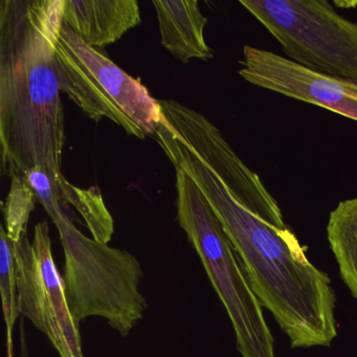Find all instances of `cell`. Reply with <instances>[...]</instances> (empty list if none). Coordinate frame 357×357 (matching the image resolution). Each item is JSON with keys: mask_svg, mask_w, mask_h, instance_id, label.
I'll return each instance as SVG.
<instances>
[{"mask_svg": "<svg viewBox=\"0 0 357 357\" xmlns=\"http://www.w3.org/2000/svg\"><path fill=\"white\" fill-rule=\"evenodd\" d=\"M63 202L68 206L73 204L82 215L93 239L109 243L114 231V219L104 204L99 188L83 190L72 185Z\"/></svg>", "mask_w": 357, "mask_h": 357, "instance_id": "obj_13", "label": "cell"}, {"mask_svg": "<svg viewBox=\"0 0 357 357\" xmlns=\"http://www.w3.org/2000/svg\"><path fill=\"white\" fill-rule=\"evenodd\" d=\"M327 238L342 281L357 301V198L340 202L330 213Z\"/></svg>", "mask_w": 357, "mask_h": 357, "instance_id": "obj_11", "label": "cell"}, {"mask_svg": "<svg viewBox=\"0 0 357 357\" xmlns=\"http://www.w3.org/2000/svg\"><path fill=\"white\" fill-rule=\"evenodd\" d=\"M20 310L53 344L60 357H84L79 324L70 312L63 277L54 261L49 225L14 243Z\"/></svg>", "mask_w": 357, "mask_h": 357, "instance_id": "obj_7", "label": "cell"}, {"mask_svg": "<svg viewBox=\"0 0 357 357\" xmlns=\"http://www.w3.org/2000/svg\"><path fill=\"white\" fill-rule=\"evenodd\" d=\"M66 0L0 1V173L43 169L62 195L66 119L57 45Z\"/></svg>", "mask_w": 357, "mask_h": 357, "instance_id": "obj_2", "label": "cell"}, {"mask_svg": "<svg viewBox=\"0 0 357 357\" xmlns=\"http://www.w3.org/2000/svg\"><path fill=\"white\" fill-rule=\"evenodd\" d=\"M283 49L287 59L357 84V22L326 0H240Z\"/></svg>", "mask_w": 357, "mask_h": 357, "instance_id": "obj_6", "label": "cell"}, {"mask_svg": "<svg viewBox=\"0 0 357 357\" xmlns=\"http://www.w3.org/2000/svg\"><path fill=\"white\" fill-rule=\"evenodd\" d=\"M41 204L59 231L62 277L73 317L78 324L87 317H103L121 335L128 336L148 308L139 291L144 271L137 257L86 237L56 196Z\"/></svg>", "mask_w": 357, "mask_h": 357, "instance_id": "obj_3", "label": "cell"}, {"mask_svg": "<svg viewBox=\"0 0 357 357\" xmlns=\"http://www.w3.org/2000/svg\"><path fill=\"white\" fill-rule=\"evenodd\" d=\"M37 199L34 190L26 178L13 177L7 200L3 204L6 231L13 243H18L26 235L31 213Z\"/></svg>", "mask_w": 357, "mask_h": 357, "instance_id": "obj_14", "label": "cell"}, {"mask_svg": "<svg viewBox=\"0 0 357 357\" xmlns=\"http://www.w3.org/2000/svg\"><path fill=\"white\" fill-rule=\"evenodd\" d=\"M60 91L89 116L109 119L127 135L154 137L162 118L160 101L147 87L87 45L63 22L57 45Z\"/></svg>", "mask_w": 357, "mask_h": 357, "instance_id": "obj_5", "label": "cell"}, {"mask_svg": "<svg viewBox=\"0 0 357 357\" xmlns=\"http://www.w3.org/2000/svg\"><path fill=\"white\" fill-rule=\"evenodd\" d=\"M176 172V219L225 306L242 357H275V342L260 301L218 217L196 183Z\"/></svg>", "mask_w": 357, "mask_h": 357, "instance_id": "obj_4", "label": "cell"}, {"mask_svg": "<svg viewBox=\"0 0 357 357\" xmlns=\"http://www.w3.org/2000/svg\"><path fill=\"white\" fill-rule=\"evenodd\" d=\"M0 296L7 329V354L8 357H13L14 326L20 314H22V310L18 292L14 243L8 237L3 225H0Z\"/></svg>", "mask_w": 357, "mask_h": 357, "instance_id": "obj_12", "label": "cell"}, {"mask_svg": "<svg viewBox=\"0 0 357 357\" xmlns=\"http://www.w3.org/2000/svg\"><path fill=\"white\" fill-rule=\"evenodd\" d=\"M158 143L175 169L199 188L220 220L261 305L291 348L330 347L337 336L335 292L327 273L309 261L285 221H273L238 199L206 162L171 129Z\"/></svg>", "mask_w": 357, "mask_h": 357, "instance_id": "obj_1", "label": "cell"}, {"mask_svg": "<svg viewBox=\"0 0 357 357\" xmlns=\"http://www.w3.org/2000/svg\"><path fill=\"white\" fill-rule=\"evenodd\" d=\"M137 0H66L63 22L95 49L116 43L141 24Z\"/></svg>", "mask_w": 357, "mask_h": 357, "instance_id": "obj_9", "label": "cell"}, {"mask_svg": "<svg viewBox=\"0 0 357 357\" xmlns=\"http://www.w3.org/2000/svg\"><path fill=\"white\" fill-rule=\"evenodd\" d=\"M162 45L183 63L191 59L208 61L214 51L206 45L204 28L208 20L197 0H153Z\"/></svg>", "mask_w": 357, "mask_h": 357, "instance_id": "obj_10", "label": "cell"}, {"mask_svg": "<svg viewBox=\"0 0 357 357\" xmlns=\"http://www.w3.org/2000/svg\"><path fill=\"white\" fill-rule=\"evenodd\" d=\"M239 75L250 84L357 121V84L308 70L273 52L245 45Z\"/></svg>", "mask_w": 357, "mask_h": 357, "instance_id": "obj_8", "label": "cell"}]
</instances>
